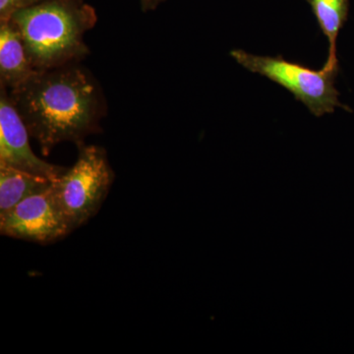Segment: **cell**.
Masks as SVG:
<instances>
[{
  "label": "cell",
  "instance_id": "cell-8",
  "mask_svg": "<svg viewBox=\"0 0 354 354\" xmlns=\"http://www.w3.org/2000/svg\"><path fill=\"white\" fill-rule=\"evenodd\" d=\"M53 183L46 177L0 164V214L6 213L26 198L48 189Z\"/></svg>",
  "mask_w": 354,
  "mask_h": 354
},
{
  "label": "cell",
  "instance_id": "cell-4",
  "mask_svg": "<svg viewBox=\"0 0 354 354\" xmlns=\"http://www.w3.org/2000/svg\"><path fill=\"white\" fill-rule=\"evenodd\" d=\"M230 55L243 68L270 79L290 91L297 101L317 118L333 113L337 108L351 111L339 102L335 79L339 68L314 70L297 62H288L283 57H260L241 50Z\"/></svg>",
  "mask_w": 354,
  "mask_h": 354
},
{
  "label": "cell",
  "instance_id": "cell-5",
  "mask_svg": "<svg viewBox=\"0 0 354 354\" xmlns=\"http://www.w3.org/2000/svg\"><path fill=\"white\" fill-rule=\"evenodd\" d=\"M0 232L6 236L39 244H50L71 234L55 198L53 183L48 189L26 198L0 214Z\"/></svg>",
  "mask_w": 354,
  "mask_h": 354
},
{
  "label": "cell",
  "instance_id": "cell-10",
  "mask_svg": "<svg viewBox=\"0 0 354 354\" xmlns=\"http://www.w3.org/2000/svg\"><path fill=\"white\" fill-rule=\"evenodd\" d=\"M46 0H0V22L9 21L18 11L37 6Z\"/></svg>",
  "mask_w": 354,
  "mask_h": 354
},
{
  "label": "cell",
  "instance_id": "cell-6",
  "mask_svg": "<svg viewBox=\"0 0 354 354\" xmlns=\"http://www.w3.org/2000/svg\"><path fill=\"white\" fill-rule=\"evenodd\" d=\"M31 137L8 90L0 86V164L57 181L67 167L50 164L32 152Z\"/></svg>",
  "mask_w": 354,
  "mask_h": 354
},
{
  "label": "cell",
  "instance_id": "cell-1",
  "mask_svg": "<svg viewBox=\"0 0 354 354\" xmlns=\"http://www.w3.org/2000/svg\"><path fill=\"white\" fill-rule=\"evenodd\" d=\"M8 92L44 156L64 142L83 144L88 135L100 131L106 113L101 86L80 62L38 70Z\"/></svg>",
  "mask_w": 354,
  "mask_h": 354
},
{
  "label": "cell",
  "instance_id": "cell-7",
  "mask_svg": "<svg viewBox=\"0 0 354 354\" xmlns=\"http://www.w3.org/2000/svg\"><path fill=\"white\" fill-rule=\"evenodd\" d=\"M19 30L12 21L0 22V86L12 91L37 73Z\"/></svg>",
  "mask_w": 354,
  "mask_h": 354
},
{
  "label": "cell",
  "instance_id": "cell-3",
  "mask_svg": "<svg viewBox=\"0 0 354 354\" xmlns=\"http://www.w3.org/2000/svg\"><path fill=\"white\" fill-rule=\"evenodd\" d=\"M114 178L104 148L78 145L75 164L53 183L55 198L72 232L100 211Z\"/></svg>",
  "mask_w": 354,
  "mask_h": 354
},
{
  "label": "cell",
  "instance_id": "cell-2",
  "mask_svg": "<svg viewBox=\"0 0 354 354\" xmlns=\"http://www.w3.org/2000/svg\"><path fill=\"white\" fill-rule=\"evenodd\" d=\"M10 20L34 68L46 70L78 64L90 55L85 35L97 24V15L84 0H46Z\"/></svg>",
  "mask_w": 354,
  "mask_h": 354
},
{
  "label": "cell",
  "instance_id": "cell-9",
  "mask_svg": "<svg viewBox=\"0 0 354 354\" xmlns=\"http://www.w3.org/2000/svg\"><path fill=\"white\" fill-rule=\"evenodd\" d=\"M311 6L321 31L329 41V55L324 67L339 68L337 41L348 17L349 0H306Z\"/></svg>",
  "mask_w": 354,
  "mask_h": 354
},
{
  "label": "cell",
  "instance_id": "cell-11",
  "mask_svg": "<svg viewBox=\"0 0 354 354\" xmlns=\"http://www.w3.org/2000/svg\"><path fill=\"white\" fill-rule=\"evenodd\" d=\"M141 10L143 12H149V11H153L158 8L160 3L165 2V0H139Z\"/></svg>",
  "mask_w": 354,
  "mask_h": 354
}]
</instances>
